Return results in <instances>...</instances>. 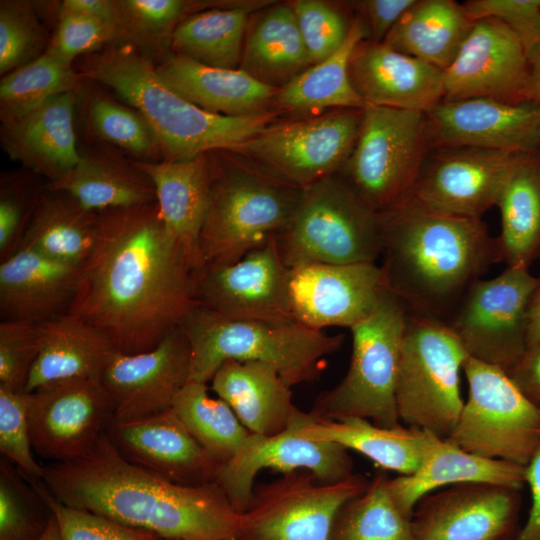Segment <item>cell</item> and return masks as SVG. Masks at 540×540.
<instances>
[{
	"instance_id": "bcb514c9",
	"label": "cell",
	"mask_w": 540,
	"mask_h": 540,
	"mask_svg": "<svg viewBox=\"0 0 540 540\" xmlns=\"http://www.w3.org/2000/svg\"><path fill=\"white\" fill-rule=\"evenodd\" d=\"M46 36L31 5L23 1H1L0 74L36 59L45 48Z\"/></svg>"
},
{
	"instance_id": "484cf974",
	"label": "cell",
	"mask_w": 540,
	"mask_h": 540,
	"mask_svg": "<svg viewBox=\"0 0 540 540\" xmlns=\"http://www.w3.org/2000/svg\"><path fill=\"white\" fill-rule=\"evenodd\" d=\"M81 268L19 248L0 263L1 321L39 324L68 313Z\"/></svg>"
},
{
	"instance_id": "7a4b0ae2",
	"label": "cell",
	"mask_w": 540,
	"mask_h": 540,
	"mask_svg": "<svg viewBox=\"0 0 540 540\" xmlns=\"http://www.w3.org/2000/svg\"><path fill=\"white\" fill-rule=\"evenodd\" d=\"M59 502L161 540H238L240 513L216 482L180 485L126 460L105 434L85 456L45 467Z\"/></svg>"
},
{
	"instance_id": "44dd1931",
	"label": "cell",
	"mask_w": 540,
	"mask_h": 540,
	"mask_svg": "<svg viewBox=\"0 0 540 540\" xmlns=\"http://www.w3.org/2000/svg\"><path fill=\"white\" fill-rule=\"evenodd\" d=\"M518 490L463 483L431 492L414 508V540H513L518 533Z\"/></svg>"
},
{
	"instance_id": "9f6ffc18",
	"label": "cell",
	"mask_w": 540,
	"mask_h": 540,
	"mask_svg": "<svg viewBox=\"0 0 540 540\" xmlns=\"http://www.w3.org/2000/svg\"><path fill=\"white\" fill-rule=\"evenodd\" d=\"M416 0H362L348 5L361 15L369 30V39L383 42L389 32Z\"/></svg>"
},
{
	"instance_id": "9a60e30c",
	"label": "cell",
	"mask_w": 540,
	"mask_h": 540,
	"mask_svg": "<svg viewBox=\"0 0 540 540\" xmlns=\"http://www.w3.org/2000/svg\"><path fill=\"white\" fill-rule=\"evenodd\" d=\"M28 393L34 453L54 463L89 453L114 419V404L100 379L53 383Z\"/></svg>"
},
{
	"instance_id": "3957f363",
	"label": "cell",
	"mask_w": 540,
	"mask_h": 540,
	"mask_svg": "<svg viewBox=\"0 0 540 540\" xmlns=\"http://www.w3.org/2000/svg\"><path fill=\"white\" fill-rule=\"evenodd\" d=\"M380 217L385 285L410 313L447 323L469 287L502 261L481 219L433 210L412 194Z\"/></svg>"
},
{
	"instance_id": "6f0895ef",
	"label": "cell",
	"mask_w": 540,
	"mask_h": 540,
	"mask_svg": "<svg viewBox=\"0 0 540 540\" xmlns=\"http://www.w3.org/2000/svg\"><path fill=\"white\" fill-rule=\"evenodd\" d=\"M507 373L519 389L540 408V340L528 347L520 361Z\"/></svg>"
},
{
	"instance_id": "ab89813d",
	"label": "cell",
	"mask_w": 540,
	"mask_h": 540,
	"mask_svg": "<svg viewBox=\"0 0 540 540\" xmlns=\"http://www.w3.org/2000/svg\"><path fill=\"white\" fill-rule=\"evenodd\" d=\"M496 206L501 217L497 238L507 266H529L540 251V158L523 153L510 172Z\"/></svg>"
},
{
	"instance_id": "83f0119b",
	"label": "cell",
	"mask_w": 540,
	"mask_h": 540,
	"mask_svg": "<svg viewBox=\"0 0 540 540\" xmlns=\"http://www.w3.org/2000/svg\"><path fill=\"white\" fill-rule=\"evenodd\" d=\"M74 104L75 92L63 93L20 116L2 119L3 149L49 182L61 178L82 158L76 146Z\"/></svg>"
},
{
	"instance_id": "836d02e7",
	"label": "cell",
	"mask_w": 540,
	"mask_h": 540,
	"mask_svg": "<svg viewBox=\"0 0 540 540\" xmlns=\"http://www.w3.org/2000/svg\"><path fill=\"white\" fill-rule=\"evenodd\" d=\"M369 30L356 17L342 46L328 58L311 65L279 88L272 109L284 113L315 116L335 109H364L367 104L353 87L349 75L351 55Z\"/></svg>"
},
{
	"instance_id": "f5cc1de1",
	"label": "cell",
	"mask_w": 540,
	"mask_h": 540,
	"mask_svg": "<svg viewBox=\"0 0 540 540\" xmlns=\"http://www.w3.org/2000/svg\"><path fill=\"white\" fill-rule=\"evenodd\" d=\"M117 38L116 22L80 14L59 15L56 31L45 51L72 65L78 56L95 53Z\"/></svg>"
},
{
	"instance_id": "30bf717a",
	"label": "cell",
	"mask_w": 540,
	"mask_h": 540,
	"mask_svg": "<svg viewBox=\"0 0 540 540\" xmlns=\"http://www.w3.org/2000/svg\"><path fill=\"white\" fill-rule=\"evenodd\" d=\"M468 396L449 436L475 455L525 466L540 446V408L500 367L468 356Z\"/></svg>"
},
{
	"instance_id": "60d3db41",
	"label": "cell",
	"mask_w": 540,
	"mask_h": 540,
	"mask_svg": "<svg viewBox=\"0 0 540 540\" xmlns=\"http://www.w3.org/2000/svg\"><path fill=\"white\" fill-rule=\"evenodd\" d=\"M172 408L199 444L222 464L232 459L251 436L224 400L210 396L206 383L189 381Z\"/></svg>"
},
{
	"instance_id": "74e56055",
	"label": "cell",
	"mask_w": 540,
	"mask_h": 540,
	"mask_svg": "<svg viewBox=\"0 0 540 540\" xmlns=\"http://www.w3.org/2000/svg\"><path fill=\"white\" fill-rule=\"evenodd\" d=\"M270 3L240 1L188 16L170 37L173 53L210 67L239 68L250 15Z\"/></svg>"
},
{
	"instance_id": "d590c367",
	"label": "cell",
	"mask_w": 540,
	"mask_h": 540,
	"mask_svg": "<svg viewBox=\"0 0 540 540\" xmlns=\"http://www.w3.org/2000/svg\"><path fill=\"white\" fill-rule=\"evenodd\" d=\"M99 231V212L84 208L65 192L47 188L38 197L19 248L83 266L95 248Z\"/></svg>"
},
{
	"instance_id": "5b68a950",
	"label": "cell",
	"mask_w": 540,
	"mask_h": 540,
	"mask_svg": "<svg viewBox=\"0 0 540 540\" xmlns=\"http://www.w3.org/2000/svg\"><path fill=\"white\" fill-rule=\"evenodd\" d=\"M180 326L191 348L190 381L206 384L228 360L269 364L291 387L311 383L344 341L297 321L230 319L197 305Z\"/></svg>"
},
{
	"instance_id": "680465c9",
	"label": "cell",
	"mask_w": 540,
	"mask_h": 540,
	"mask_svg": "<svg viewBox=\"0 0 540 540\" xmlns=\"http://www.w3.org/2000/svg\"><path fill=\"white\" fill-rule=\"evenodd\" d=\"M525 483L531 492V508L526 523L513 540H540V446L525 467Z\"/></svg>"
},
{
	"instance_id": "8fae6325",
	"label": "cell",
	"mask_w": 540,
	"mask_h": 540,
	"mask_svg": "<svg viewBox=\"0 0 540 540\" xmlns=\"http://www.w3.org/2000/svg\"><path fill=\"white\" fill-rule=\"evenodd\" d=\"M427 152L423 112L367 105L339 174L380 214L412 194Z\"/></svg>"
},
{
	"instance_id": "db71d44e",
	"label": "cell",
	"mask_w": 540,
	"mask_h": 540,
	"mask_svg": "<svg viewBox=\"0 0 540 540\" xmlns=\"http://www.w3.org/2000/svg\"><path fill=\"white\" fill-rule=\"evenodd\" d=\"M462 6L472 22L500 20L519 38L527 53L540 42V0H469Z\"/></svg>"
},
{
	"instance_id": "8992f818",
	"label": "cell",
	"mask_w": 540,
	"mask_h": 540,
	"mask_svg": "<svg viewBox=\"0 0 540 540\" xmlns=\"http://www.w3.org/2000/svg\"><path fill=\"white\" fill-rule=\"evenodd\" d=\"M233 155L210 157L209 201L200 238L204 267L234 263L276 238L302 195L303 188Z\"/></svg>"
},
{
	"instance_id": "603a6c76",
	"label": "cell",
	"mask_w": 540,
	"mask_h": 540,
	"mask_svg": "<svg viewBox=\"0 0 540 540\" xmlns=\"http://www.w3.org/2000/svg\"><path fill=\"white\" fill-rule=\"evenodd\" d=\"M386 290L382 269L376 263L306 264L289 272L293 317L318 330L350 329Z\"/></svg>"
},
{
	"instance_id": "ee69618b",
	"label": "cell",
	"mask_w": 540,
	"mask_h": 540,
	"mask_svg": "<svg viewBox=\"0 0 540 540\" xmlns=\"http://www.w3.org/2000/svg\"><path fill=\"white\" fill-rule=\"evenodd\" d=\"M239 1L215 4L184 0H121L115 1L118 38L130 41L134 47L157 46L172 35L177 25L199 11L231 6Z\"/></svg>"
},
{
	"instance_id": "1f68e13d",
	"label": "cell",
	"mask_w": 540,
	"mask_h": 540,
	"mask_svg": "<svg viewBox=\"0 0 540 540\" xmlns=\"http://www.w3.org/2000/svg\"><path fill=\"white\" fill-rule=\"evenodd\" d=\"M39 327L41 348L26 392L62 381L100 379L117 351L102 331L69 313Z\"/></svg>"
},
{
	"instance_id": "2e32d148",
	"label": "cell",
	"mask_w": 540,
	"mask_h": 540,
	"mask_svg": "<svg viewBox=\"0 0 540 540\" xmlns=\"http://www.w3.org/2000/svg\"><path fill=\"white\" fill-rule=\"evenodd\" d=\"M289 272L272 238L234 263L196 272V305L230 319L296 321Z\"/></svg>"
},
{
	"instance_id": "816d5d0a",
	"label": "cell",
	"mask_w": 540,
	"mask_h": 540,
	"mask_svg": "<svg viewBox=\"0 0 540 540\" xmlns=\"http://www.w3.org/2000/svg\"><path fill=\"white\" fill-rule=\"evenodd\" d=\"M41 348L39 324L21 321L0 323V387L26 392Z\"/></svg>"
},
{
	"instance_id": "ac0fdd59",
	"label": "cell",
	"mask_w": 540,
	"mask_h": 540,
	"mask_svg": "<svg viewBox=\"0 0 540 540\" xmlns=\"http://www.w3.org/2000/svg\"><path fill=\"white\" fill-rule=\"evenodd\" d=\"M302 413L300 410L290 426L278 434H251L244 447L220 466L215 482L237 512L242 513L248 507L255 478L264 469L282 475L308 471L325 482L339 481L353 474V461L347 449L299 433Z\"/></svg>"
},
{
	"instance_id": "277c9868",
	"label": "cell",
	"mask_w": 540,
	"mask_h": 540,
	"mask_svg": "<svg viewBox=\"0 0 540 540\" xmlns=\"http://www.w3.org/2000/svg\"><path fill=\"white\" fill-rule=\"evenodd\" d=\"M83 74L113 89L151 127L164 160H190L212 151H232L276 121L271 110L251 117L210 113L189 102L159 77L156 66L130 44L89 54Z\"/></svg>"
},
{
	"instance_id": "7dc6e473",
	"label": "cell",
	"mask_w": 540,
	"mask_h": 540,
	"mask_svg": "<svg viewBox=\"0 0 540 540\" xmlns=\"http://www.w3.org/2000/svg\"><path fill=\"white\" fill-rule=\"evenodd\" d=\"M89 122L96 135L140 156L159 149L157 139L146 120L109 98L95 97L89 107Z\"/></svg>"
},
{
	"instance_id": "ba28073f",
	"label": "cell",
	"mask_w": 540,
	"mask_h": 540,
	"mask_svg": "<svg viewBox=\"0 0 540 540\" xmlns=\"http://www.w3.org/2000/svg\"><path fill=\"white\" fill-rule=\"evenodd\" d=\"M407 310L388 289L350 328L352 355L344 378L322 392L310 411L318 419L359 417L383 427L400 425L396 384Z\"/></svg>"
},
{
	"instance_id": "5bb4252c",
	"label": "cell",
	"mask_w": 540,
	"mask_h": 540,
	"mask_svg": "<svg viewBox=\"0 0 540 540\" xmlns=\"http://www.w3.org/2000/svg\"><path fill=\"white\" fill-rule=\"evenodd\" d=\"M368 483L354 473L335 482L303 470L283 474L254 489L240 513L238 540H330L338 512Z\"/></svg>"
},
{
	"instance_id": "7402d4cb",
	"label": "cell",
	"mask_w": 540,
	"mask_h": 540,
	"mask_svg": "<svg viewBox=\"0 0 540 540\" xmlns=\"http://www.w3.org/2000/svg\"><path fill=\"white\" fill-rule=\"evenodd\" d=\"M528 76L527 52L519 38L500 20L481 19L444 71V99L527 102Z\"/></svg>"
},
{
	"instance_id": "91938a15",
	"label": "cell",
	"mask_w": 540,
	"mask_h": 540,
	"mask_svg": "<svg viewBox=\"0 0 540 540\" xmlns=\"http://www.w3.org/2000/svg\"><path fill=\"white\" fill-rule=\"evenodd\" d=\"M66 14L88 15L116 22V5L115 1L107 0H65L60 5L59 15Z\"/></svg>"
},
{
	"instance_id": "4dcf8cb0",
	"label": "cell",
	"mask_w": 540,
	"mask_h": 540,
	"mask_svg": "<svg viewBox=\"0 0 540 540\" xmlns=\"http://www.w3.org/2000/svg\"><path fill=\"white\" fill-rule=\"evenodd\" d=\"M291 388L273 366L256 361L228 360L211 379L217 397L251 434L260 436L284 431L300 412Z\"/></svg>"
},
{
	"instance_id": "c3c4849f",
	"label": "cell",
	"mask_w": 540,
	"mask_h": 540,
	"mask_svg": "<svg viewBox=\"0 0 540 540\" xmlns=\"http://www.w3.org/2000/svg\"><path fill=\"white\" fill-rule=\"evenodd\" d=\"M311 64L335 53L346 40L352 22L335 5L320 0L289 2Z\"/></svg>"
},
{
	"instance_id": "f6af8a7d",
	"label": "cell",
	"mask_w": 540,
	"mask_h": 540,
	"mask_svg": "<svg viewBox=\"0 0 540 540\" xmlns=\"http://www.w3.org/2000/svg\"><path fill=\"white\" fill-rule=\"evenodd\" d=\"M9 463L0 464V540H39L49 521L39 515L43 500Z\"/></svg>"
},
{
	"instance_id": "4fadbf2b",
	"label": "cell",
	"mask_w": 540,
	"mask_h": 540,
	"mask_svg": "<svg viewBox=\"0 0 540 540\" xmlns=\"http://www.w3.org/2000/svg\"><path fill=\"white\" fill-rule=\"evenodd\" d=\"M539 285L528 266H507L476 280L446 324L468 356L509 372L527 349L529 308Z\"/></svg>"
},
{
	"instance_id": "4316f807",
	"label": "cell",
	"mask_w": 540,
	"mask_h": 540,
	"mask_svg": "<svg viewBox=\"0 0 540 540\" xmlns=\"http://www.w3.org/2000/svg\"><path fill=\"white\" fill-rule=\"evenodd\" d=\"M132 164L152 181L159 215L189 264L195 272L202 270L200 238L211 182L208 153L190 160L133 161Z\"/></svg>"
},
{
	"instance_id": "e0dca14e",
	"label": "cell",
	"mask_w": 540,
	"mask_h": 540,
	"mask_svg": "<svg viewBox=\"0 0 540 540\" xmlns=\"http://www.w3.org/2000/svg\"><path fill=\"white\" fill-rule=\"evenodd\" d=\"M521 154L474 147L429 150L412 195L433 210L481 219L496 206Z\"/></svg>"
},
{
	"instance_id": "6da1fadb",
	"label": "cell",
	"mask_w": 540,
	"mask_h": 540,
	"mask_svg": "<svg viewBox=\"0 0 540 540\" xmlns=\"http://www.w3.org/2000/svg\"><path fill=\"white\" fill-rule=\"evenodd\" d=\"M99 215L68 313L102 331L118 352L150 351L196 306V272L156 202Z\"/></svg>"
},
{
	"instance_id": "f1b7e54d",
	"label": "cell",
	"mask_w": 540,
	"mask_h": 540,
	"mask_svg": "<svg viewBox=\"0 0 540 540\" xmlns=\"http://www.w3.org/2000/svg\"><path fill=\"white\" fill-rule=\"evenodd\" d=\"M463 483H493L520 489L525 483V466L475 455L450 439L427 431L418 468L412 474L390 478L389 489L400 509L412 517L425 495Z\"/></svg>"
},
{
	"instance_id": "11a10c76",
	"label": "cell",
	"mask_w": 540,
	"mask_h": 540,
	"mask_svg": "<svg viewBox=\"0 0 540 540\" xmlns=\"http://www.w3.org/2000/svg\"><path fill=\"white\" fill-rule=\"evenodd\" d=\"M21 183L1 186L0 259L18 250L40 194L32 195Z\"/></svg>"
},
{
	"instance_id": "7c38bea8",
	"label": "cell",
	"mask_w": 540,
	"mask_h": 540,
	"mask_svg": "<svg viewBox=\"0 0 540 540\" xmlns=\"http://www.w3.org/2000/svg\"><path fill=\"white\" fill-rule=\"evenodd\" d=\"M363 109H335L272 122L232 153L306 188L340 173L358 136Z\"/></svg>"
},
{
	"instance_id": "8d00e7d4",
	"label": "cell",
	"mask_w": 540,
	"mask_h": 540,
	"mask_svg": "<svg viewBox=\"0 0 540 540\" xmlns=\"http://www.w3.org/2000/svg\"><path fill=\"white\" fill-rule=\"evenodd\" d=\"M473 24L462 4L453 0H416L383 42L445 71Z\"/></svg>"
},
{
	"instance_id": "ffe728a7",
	"label": "cell",
	"mask_w": 540,
	"mask_h": 540,
	"mask_svg": "<svg viewBox=\"0 0 540 540\" xmlns=\"http://www.w3.org/2000/svg\"><path fill=\"white\" fill-rule=\"evenodd\" d=\"M424 115L428 151L474 147L531 153L540 143V105L532 102L443 99Z\"/></svg>"
},
{
	"instance_id": "d6986e66",
	"label": "cell",
	"mask_w": 540,
	"mask_h": 540,
	"mask_svg": "<svg viewBox=\"0 0 540 540\" xmlns=\"http://www.w3.org/2000/svg\"><path fill=\"white\" fill-rule=\"evenodd\" d=\"M190 372L191 348L181 326L150 351H116L100 377L114 404L113 421H138L171 409Z\"/></svg>"
},
{
	"instance_id": "b9f144b4",
	"label": "cell",
	"mask_w": 540,
	"mask_h": 540,
	"mask_svg": "<svg viewBox=\"0 0 540 540\" xmlns=\"http://www.w3.org/2000/svg\"><path fill=\"white\" fill-rule=\"evenodd\" d=\"M385 472L338 512L330 540H414L412 517L393 499Z\"/></svg>"
},
{
	"instance_id": "52a82bcc",
	"label": "cell",
	"mask_w": 540,
	"mask_h": 540,
	"mask_svg": "<svg viewBox=\"0 0 540 540\" xmlns=\"http://www.w3.org/2000/svg\"><path fill=\"white\" fill-rule=\"evenodd\" d=\"M285 265L376 263L380 214L339 174L306 188L288 226L274 238Z\"/></svg>"
},
{
	"instance_id": "f546056e",
	"label": "cell",
	"mask_w": 540,
	"mask_h": 540,
	"mask_svg": "<svg viewBox=\"0 0 540 540\" xmlns=\"http://www.w3.org/2000/svg\"><path fill=\"white\" fill-rule=\"evenodd\" d=\"M161 80L174 92L210 113L251 117L269 112L278 89L244 70L203 65L171 54L156 66Z\"/></svg>"
},
{
	"instance_id": "94428289",
	"label": "cell",
	"mask_w": 540,
	"mask_h": 540,
	"mask_svg": "<svg viewBox=\"0 0 540 540\" xmlns=\"http://www.w3.org/2000/svg\"><path fill=\"white\" fill-rule=\"evenodd\" d=\"M528 87L527 102L540 105V42L527 53Z\"/></svg>"
},
{
	"instance_id": "9c48e42d",
	"label": "cell",
	"mask_w": 540,
	"mask_h": 540,
	"mask_svg": "<svg viewBox=\"0 0 540 540\" xmlns=\"http://www.w3.org/2000/svg\"><path fill=\"white\" fill-rule=\"evenodd\" d=\"M467 357L446 323L407 311L396 384L400 422L449 438L464 405L460 373Z\"/></svg>"
},
{
	"instance_id": "7bdbcfd3",
	"label": "cell",
	"mask_w": 540,
	"mask_h": 540,
	"mask_svg": "<svg viewBox=\"0 0 540 540\" xmlns=\"http://www.w3.org/2000/svg\"><path fill=\"white\" fill-rule=\"evenodd\" d=\"M86 76L44 51L4 75L0 82L1 120L20 116L48 99L76 92Z\"/></svg>"
},
{
	"instance_id": "cb8c5ba5",
	"label": "cell",
	"mask_w": 540,
	"mask_h": 540,
	"mask_svg": "<svg viewBox=\"0 0 540 540\" xmlns=\"http://www.w3.org/2000/svg\"><path fill=\"white\" fill-rule=\"evenodd\" d=\"M106 435L126 460L176 484L215 482L222 465L192 436L173 408L138 421H112Z\"/></svg>"
},
{
	"instance_id": "d6a6232c",
	"label": "cell",
	"mask_w": 540,
	"mask_h": 540,
	"mask_svg": "<svg viewBox=\"0 0 540 540\" xmlns=\"http://www.w3.org/2000/svg\"><path fill=\"white\" fill-rule=\"evenodd\" d=\"M298 431L358 452L380 468L400 475L418 468L427 436L425 430L401 424L383 427L359 417L318 419L311 412L302 413Z\"/></svg>"
},
{
	"instance_id": "be15d7a7",
	"label": "cell",
	"mask_w": 540,
	"mask_h": 540,
	"mask_svg": "<svg viewBox=\"0 0 540 540\" xmlns=\"http://www.w3.org/2000/svg\"><path fill=\"white\" fill-rule=\"evenodd\" d=\"M39 540H60L58 524L51 512L45 531Z\"/></svg>"
},
{
	"instance_id": "6125c7cd",
	"label": "cell",
	"mask_w": 540,
	"mask_h": 540,
	"mask_svg": "<svg viewBox=\"0 0 540 540\" xmlns=\"http://www.w3.org/2000/svg\"><path fill=\"white\" fill-rule=\"evenodd\" d=\"M540 340V285L532 299L527 326V348Z\"/></svg>"
},
{
	"instance_id": "681fc988",
	"label": "cell",
	"mask_w": 540,
	"mask_h": 540,
	"mask_svg": "<svg viewBox=\"0 0 540 540\" xmlns=\"http://www.w3.org/2000/svg\"><path fill=\"white\" fill-rule=\"evenodd\" d=\"M39 481L32 480V485L55 517L60 540H161L150 532L67 506L55 499L45 484Z\"/></svg>"
},
{
	"instance_id": "d4e9b609",
	"label": "cell",
	"mask_w": 540,
	"mask_h": 540,
	"mask_svg": "<svg viewBox=\"0 0 540 540\" xmlns=\"http://www.w3.org/2000/svg\"><path fill=\"white\" fill-rule=\"evenodd\" d=\"M351 83L367 105L427 112L444 99V71L369 38L355 47Z\"/></svg>"
},
{
	"instance_id": "f907efd6",
	"label": "cell",
	"mask_w": 540,
	"mask_h": 540,
	"mask_svg": "<svg viewBox=\"0 0 540 540\" xmlns=\"http://www.w3.org/2000/svg\"><path fill=\"white\" fill-rule=\"evenodd\" d=\"M27 401V392L0 387V451L25 476L42 480L45 467L34 458Z\"/></svg>"
},
{
	"instance_id": "e575fe53",
	"label": "cell",
	"mask_w": 540,
	"mask_h": 540,
	"mask_svg": "<svg viewBox=\"0 0 540 540\" xmlns=\"http://www.w3.org/2000/svg\"><path fill=\"white\" fill-rule=\"evenodd\" d=\"M311 65L289 2L270 4L249 19L240 69L279 89Z\"/></svg>"
},
{
	"instance_id": "f35d334b",
	"label": "cell",
	"mask_w": 540,
	"mask_h": 540,
	"mask_svg": "<svg viewBox=\"0 0 540 540\" xmlns=\"http://www.w3.org/2000/svg\"><path fill=\"white\" fill-rule=\"evenodd\" d=\"M47 188L65 192L95 212L156 202L154 185L146 174L110 157L82 156L61 178L48 182Z\"/></svg>"
}]
</instances>
